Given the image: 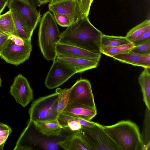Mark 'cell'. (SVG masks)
I'll use <instances>...</instances> for the list:
<instances>
[{
	"label": "cell",
	"instance_id": "29",
	"mask_svg": "<svg viewBox=\"0 0 150 150\" xmlns=\"http://www.w3.org/2000/svg\"><path fill=\"white\" fill-rule=\"evenodd\" d=\"M53 13L56 23L60 26L67 27L71 24L68 18L64 15L56 13Z\"/></svg>",
	"mask_w": 150,
	"mask_h": 150
},
{
	"label": "cell",
	"instance_id": "11",
	"mask_svg": "<svg viewBox=\"0 0 150 150\" xmlns=\"http://www.w3.org/2000/svg\"><path fill=\"white\" fill-rule=\"evenodd\" d=\"M10 93L16 103L23 107L26 106L33 99V90L27 79L21 74L15 78Z\"/></svg>",
	"mask_w": 150,
	"mask_h": 150
},
{
	"label": "cell",
	"instance_id": "38",
	"mask_svg": "<svg viewBox=\"0 0 150 150\" xmlns=\"http://www.w3.org/2000/svg\"><path fill=\"white\" fill-rule=\"evenodd\" d=\"M120 0V1H121V0Z\"/></svg>",
	"mask_w": 150,
	"mask_h": 150
},
{
	"label": "cell",
	"instance_id": "35",
	"mask_svg": "<svg viewBox=\"0 0 150 150\" xmlns=\"http://www.w3.org/2000/svg\"><path fill=\"white\" fill-rule=\"evenodd\" d=\"M11 129V128L7 125L0 123V131Z\"/></svg>",
	"mask_w": 150,
	"mask_h": 150
},
{
	"label": "cell",
	"instance_id": "6",
	"mask_svg": "<svg viewBox=\"0 0 150 150\" xmlns=\"http://www.w3.org/2000/svg\"><path fill=\"white\" fill-rule=\"evenodd\" d=\"M81 131L89 150H120L98 123L91 127L82 126Z\"/></svg>",
	"mask_w": 150,
	"mask_h": 150
},
{
	"label": "cell",
	"instance_id": "3",
	"mask_svg": "<svg viewBox=\"0 0 150 150\" xmlns=\"http://www.w3.org/2000/svg\"><path fill=\"white\" fill-rule=\"evenodd\" d=\"M60 33L54 16L50 11H47L40 21L38 42L43 56L48 61L56 58L55 45Z\"/></svg>",
	"mask_w": 150,
	"mask_h": 150
},
{
	"label": "cell",
	"instance_id": "17",
	"mask_svg": "<svg viewBox=\"0 0 150 150\" xmlns=\"http://www.w3.org/2000/svg\"><path fill=\"white\" fill-rule=\"evenodd\" d=\"M62 113L87 121H90L97 114L96 108L74 105H67Z\"/></svg>",
	"mask_w": 150,
	"mask_h": 150
},
{
	"label": "cell",
	"instance_id": "26",
	"mask_svg": "<svg viewBox=\"0 0 150 150\" xmlns=\"http://www.w3.org/2000/svg\"><path fill=\"white\" fill-rule=\"evenodd\" d=\"M58 94L57 112L58 117L66 106L68 100L69 88H57L55 91Z\"/></svg>",
	"mask_w": 150,
	"mask_h": 150
},
{
	"label": "cell",
	"instance_id": "10",
	"mask_svg": "<svg viewBox=\"0 0 150 150\" xmlns=\"http://www.w3.org/2000/svg\"><path fill=\"white\" fill-rule=\"evenodd\" d=\"M49 2L50 11L64 15L71 24L85 16L79 0H51Z\"/></svg>",
	"mask_w": 150,
	"mask_h": 150
},
{
	"label": "cell",
	"instance_id": "37",
	"mask_svg": "<svg viewBox=\"0 0 150 150\" xmlns=\"http://www.w3.org/2000/svg\"><path fill=\"white\" fill-rule=\"evenodd\" d=\"M2 86V80L0 75V87Z\"/></svg>",
	"mask_w": 150,
	"mask_h": 150
},
{
	"label": "cell",
	"instance_id": "7",
	"mask_svg": "<svg viewBox=\"0 0 150 150\" xmlns=\"http://www.w3.org/2000/svg\"><path fill=\"white\" fill-rule=\"evenodd\" d=\"M67 105L96 108L91 84L88 80L84 79L78 80L69 88Z\"/></svg>",
	"mask_w": 150,
	"mask_h": 150
},
{
	"label": "cell",
	"instance_id": "31",
	"mask_svg": "<svg viewBox=\"0 0 150 150\" xmlns=\"http://www.w3.org/2000/svg\"><path fill=\"white\" fill-rule=\"evenodd\" d=\"M12 129L0 131V150L3 149L5 144Z\"/></svg>",
	"mask_w": 150,
	"mask_h": 150
},
{
	"label": "cell",
	"instance_id": "16",
	"mask_svg": "<svg viewBox=\"0 0 150 150\" xmlns=\"http://www.w3.org/2000/svg\"><path fill=\"white\" fill-rule=\"evenodd\" d=\"M56 59L75 70L76 73L96 68L99 62L86 59L57 56Z\"/></svg>",
	"mask_w": 150,
	"mask_h": 150
},
{
	"label": "cell",
	"instance_id": "32",
	"mask_svg": "<svg viewBox=\"0 0 150 150\" xmlns=\"http://www.w3.org/2000/svg\"><path fill=\"white\" fill-rule=\"evenodd\" d=\"M10 35H0V54L8 42Z\"/></svg>",
	"mask_w": 150,
	"mask_h": 150
},
{
	"label": "cell",
	"instance_id": "9",
	"mask_svg": "<svg viewBox=\"0 0 150 150\" xmlns=\"http://www.w3.org/2000/svg\"><path fill=\"white\" fill-rule=\"evenodd\" d=\"M76 73L75 70L56 58L47 74L45 85L50 89L57 88Z\"/></svg>",
	"mask_w": 150,
	"mask_h": 150
},
{
	"label": "cell",
	"instance_id": "22",
	"mask_svg": "<svg viewBox=\"0 0 150 150\" xmlns=\"http://www.w3.org/2000/svg\"><path fill=\"white\" fill-rule=\"evenodd\" d=\"M130 42L125 37L109 35L103 34L101 40V50Z\"/></svg>",
	"mask_w": 150,
	"mask_h": 150
},
{
	"label": "cell",
	"instance_id": "34",
	"mask_svg": "<svg viewBox=\"0 0 150 150\" xmlns=\"http://www.w3.org/2000/svg\"><path fill=\"white\" fill-rule=\"evenodd\" d=\"M9 0H0V15L7 6Z\"/></svg>",
	"mask_w": 150,
	"mask_h": 150
},
{
	"label": "cell",
	"instance_id": "14",
	"mask_svg": "<svg viewBox=\"0 0 150 150\" xmlns=\"http://www.w3.org/2000/svg\"><path fill=\"white\" fill-rule=\"evenodd\" d=\"M57 120L63 129H68L73 132L81 130L82 126L91 127L94 125L96 123L92 121L85 120L62 113L59 116Z\"/></svg>",
	"mask_w": 150,
	"mask_h": 150
},
{
	"label": "cell",
	"instance_id": "12",
	"mask_svg": "<svg viewBox=\"0 0 150 150\" xmlns=\"http://www.w3.org/2000/svg\"><path fill=\"white\" fill-rule=\"evenodd\" d=\"M57 57L81 58L99 62L101 55L83 49L57 42L55 45Z\"/></svg>",
	"mask_w": 150,
	"mask_h": 150
},
{
	"label": "cell",
	"instance_id": "5",
	"mask_svg": "<svg viewBox=\"0 0 150 150\" xmlns=\"http://www.w3.org/2000/svg\"><path fill=\"white\" fill-rule=\"evenodd\" d=\"M58 98V94L55 92L34 100L28 111L29 121L32 122H43L57 120Z\"/></svg>",
	"mask_w": 150,
	"mask_h": 150
},
{
	"label": "cell",
	"instance_id": "25",
	"mask_svg": "<svg viewBox=\"0 0 150 150\" xmlns=\"http://www.w3.org/2000/svg\"><path fill=\"white\" fill-rule=\"evenodd\" d=\"M149 28H150V19H146L130 30L125 37L130 41L141 34Z\"/></svg>",
	"mask_w": 150,
	"mask_h": 150
},
{
	"label": "cell",
	"instance_id": "36",
	"mask_svg": "<svg viewBox=\"0 0 150 150\" xmlns=\"http://www.w3.org/2000/svg\"><path fill=\"white\" fill-rule=\"evenodd\" d=\"M23 0L24 1H25V2H27L28 4H32V5H33L34 6H35V5H33L30 2V0Z\"/></svg>",
	"mask_w": 150,
	"mask_h": 150
},
{
	"label": "cell",
	"instance_id": "24",
	"mask_svg": "<svg viewBox=\"0 0 150 150\" xmlns=\"http://www.w3.org/2000/svg\"><path fill=\"white\" fill-rule=\"evenodd\" d=\"M134 46L133 44L130 42L128 43L101 50V53L106 56L112 57L114 55L129 52Z\"/></svg>",
	"mask_w": 150,
	"mask_h": 150
},
{
	"label": "cell",
	"instance_id": "33",
	"mask_svg": "<svg viewBox=\"0 0 150 150\" xmlns=\"http://www.w3.org/2000/svg\"><path fill=\"white\" fill-rule=\"evenodd\" d=\"M58 145L57 143L50 142L45 143L42 146L45 149L48 150H56L58 149Z\"/></svg>",
	"mask_w": 150,
	"mask_h": 150
},
{
	"label": "cell",
	"instance_id": "4",
	"mask_svg": "<svg viewBox=\"0 0 150 150\" xmlns=\"http://www.w3.org/2000/svg\"><path fill=\"white\" fill-rule=\"evenodd\" d=\"M32 51L31 41L23 39L16 34H12L0 57L6 62L17 66L29 59Z\"/></svg>",
	"mask_w": 150,
	"mask_h": 150
},
{
	"label": "cell",
	"instance_id": "18",
	"mask_svg": "<svg viewBox=\"0 0 150 150\" xmlns=\"http://www.w3.org/2000/svg\"><path fill=\"white\" fill-rule=\"evenodd\" d=\"M31 122L37 131L47 137L59 136L63 129L57 119L48 122Z\"/></svg>",
	"mask_w": 150,
	"mask_h": 150
},
{
	"label": "cell",
	"instance_id": "20",
	"mask_svg": "<svg viewBox=\"0 0 150 150\" xmlns=\"http://www.w3.org/2000/svg\"><path fill=\"white\" fill-rule=\"evenodd\" d=\"M14 21L16 34L23 39L31 41L33 33L19 16L13 10L9 9Z\"/></svg>",
	"mask_w": 150,
	"mask_h": 150
},
{
	"label": "cell",
	"instance_id": "8",
	"mask_svg": "<svg viewBox=\"0 0 150 150\" xmlns=\"http://www.w3.org/2000/svg\"><path fill=\"white\" fill-rule=\"evenodd\" d=\"M7 6L9 9H12L17 13L33 33L41 16L35 6L23 0H9Z\"/></svg>",
	"mask_w": 150,
	"mask_h": 150
},
{
	"label": "cell",
	"instance_id": "1",
	"mask_svg": "<svg viewBox=\"0 0 150 150\" xmlns=\"http://www.w3.org/2000/svg\"><path fill=\"white\" fill-rule=\"evenodd\" d=\"M103 34L91 24L88 17L84 16L60 33L57 42L101 55V40Z\"/></svg>",
	"mask_w": 150,
	"mask_h": 150
},
{
	"label": "cell",
	"instance_id": "23",
	"mask_svg": "<svg viewBox=\"0 0 150 150\" xmlns=\"http://www.w3.org/2000/svg\"><path fill=\"white\" fill-rule=\"evenodd\" d=\"M150 110L146 108L142 132L141 135L143 145L142 150H150Z\"/></svg>",
	"mask_w": 150,
	"mask_h": 150
},
{
	"label": "cell",
	"instance_id": "19",
	"mask_svg": "<svg viewBox=\"0 0 150 150\" xmlns=\"http://www.w3.org/2000/svg\"><path fill=\"white\" fill-rule=\"evenodd\" d=\"M143 101L146 108L150 110V68H144L138 77Z\"/></svg>",
	"mask_w": 150,
	"mask_h": 150
},
{
	"label": "cell",
	"instance_id": "2",
	"mask_svg": "<svg viewBox=\"0 0 150 150\" xmlns=\"http://www.w3.org/2000/svg\"><path fill=\"white\" fill-rule=\"evenodd\" d=\"M101 126L120 150H142L141 134L135 123L124 120L112 125Z\"/></svg>",
	"mask_w": 150,
	"mask_h": 150
},
{
	"label": "cell",
	"instance_id": "28",
	"mask_svg": "<svg viewBox=\"0 0 150 150\" xmlns=\"http://www.w3.org/2000/svg\"><path fill=\"white\" fill-rule=\"evenodd\" d=\"M150 40V28L135 38L130 40L135 46L144 43Z\"/></svg>",
	"mask_w": 150,
	"mask_h": 150
},
{
	"label": "cell",
	"instance_id": "21",
	"mask_svg": "<svg viewBox=\"0 0 150 150\" xmlns=\"http://www.w3.org/2000/svg\"><path fill=\"white\" fill-rule=\"evenodd\" d=\"M16 34L15 25L10 10L0 15V35Z\"/></svg>",
	"mask_w": 150,
	"mask_h": 150
},
{
	"label": "cell",
	"instance_id": "13",
	"mask_svg": "<svg viewBox=\"0 0 150 150\" xmlns=\"http://www.w3.org/2000/svg\"><path fill=\"white\" fill-rule=\"evenodd\" d=\"M114 59L134 66L150 68V53L139 54L130 52L112 56Z\"/></svg>",
	"mask_w": 150,
	"mask_h": 150
},
{
	"label": "cell",
	"instance_id": "15",
	"mask_svg": "<svg viewBox=\"0 0 150 150\" xmlns=\"http://www.w3.org/2000/svg\"><path fill=\"white\" fill-rule=\"evenodd\" d=\"M57 143L64 150H89L81 130L73 132Z\"/></svg>",
	"mask_w": 150,
	"mask_h": 150
},
{
	"label": "cell",
	"instance_id": "27",
	"mask_svg": "<svg viewBox=\"0 0 150 150\" xmlns=\"http://www.w3.org/2000/svg\"><path fill=\"white\" fill-rule=\"evenodd\" d=\"M130 52L141 54L150 53V40L144 43L134 46Z\"/></svg>",
	"mask_w": 150,
	"mask_h": 150
},
{
	"label": "cell",
	"instance_id": "30",
	"mask_svg": "<svg viewBox=\"0 0 150 150\" xmlns=\"http://www.w3.org/2000/svg\"><path fill=\"white\" fill-rule=\"evenodd\" d=\"M94 0H79L80 6L85 16L88 17L91 5Z\"/></svg>",
	"mask_w": 150,
	"mask_h": 150
}]
</instances>
